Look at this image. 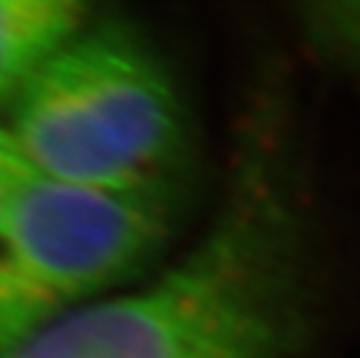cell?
Returning <instances> with one entry per match:
<instances>
[{"mask_svg": "<svg viewBox=\"0 0 360 358\" xmlns=\"http://www.w3.org/2000/svg\"><path fill=\"white\" fill-rule=\"evenodd\" d=\"M293 110L267 98L224 207L163 275L47 319L0 358H300L319 281Z\"/></svg>", "mask_w": 360, "mask_h": 358, "instance_id": "6da1fadb", "label": "cell"}, {"mask_svg": "<svg viewBox=\"0 0 360 358\" xmlns=\"http://www.w3.org/2000/svg\"><path fill=\"white\" fill-rule=\"evenodd\" d=\"M5 131L40 172L98 188L181 186L191 151L172 72L119 19L86 21L10 105Z\"/></svg>", "mask_w": 360, "mask_h": 358, "instance_id": "7a4b0ae2", "label": "cell"}, {"mask_svg": "<svg viewBox=\"0 0 360 358\" xmlns=\"http://www.w3.org/2000/svg\"><path fill=\"white\" fill-rule=\"evenodd\" d=\"M179 188L84 186L24 161L0 224V312L26 335L147 272L177 226Z\"/></svg>", "mask_w": 360, "mask_h": 358, "instance_id": "3957f363", "label": "cell"}, {"mask_svg": "<svg viewBox=\"0 0 360 358\" xmlns=\"http://www.w3.org/2000/svg\"><path fill=\"white\" fill-rule=\"evenodd\" d=\"M77 0H0V108H10L37 70L86 24Z\"/></svg>", "mask_w": 360, "mask_h": 358, "instance_id": "277c9868", "label": "cell"}, {"mask_svg": "<svg viewBox=\"0 0 360 358\" xmlns=\"http://www.w3.org/2000/svg\"><path fill=\"white\" fill-rule=\"evenodd\" d=\"M304 40L323 56L360 63V0H314L297 14Z\"/></svg>", "mask_w": 360, "mask_h": 358, "instance_id": "5b68a950", "label": "cell"}, {"mask_svg": "<svg viewBox=\"0 0 360 358\" xmlns=\"http://www.w3.org/2000/svg\"><path fill=\"white\" fill-rule=\"evenodd\" d=\"M24 161L26 158L17 149V144L12 142L10 133L5 131V126H0V224H3L7 196L12 191V184L17 179Z\"/></svg>", "mask_w": 360, "mask_h": 358, "instance_id": "8992f818", "label": "cell"}, {"mask_svg": "<svg viewBox=\"0 0 360 358\" xmlns=\"http://www.w3.org/2000/svg\"><path fill=\"white\" fill-rule=\"evenodd\" d=\"M3 349H5V345H3V340H0V354H3Z\"/></svg>", "mask_w": 360, "mask_h": 358, "instance_id": "52a82bcc", "label": "cell"}]
</instances>
